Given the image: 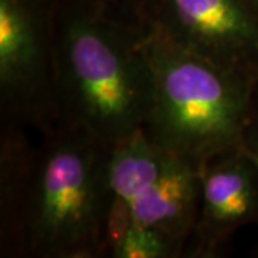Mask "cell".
Wrapping results in <instances>:
<instances>
[{"label":"cell","mask_w":258,"mask_h":258,"mask_svg":"<svg viewBox=\"0 0 258 258\" xmlns=\"http://www.w3.org/2000/svg\"><path fill=\"white\" fill-rule=\"evenodd\" d=\"M144 30L154 72L144 134L200 168L225 154L247 152L245 126L255 81Z\"/></svg>","instance_id":"3"},{"label":"cell","mask_w":258,"mask_h":258,"mask_svg":"<svg viewBox=\"0 0 258 258\" xmlns=\"http://www.w3.org/2000/svg\"><path fill=\"white\" fill-rule=\"evenodd\" d=\"M247 225L258 227V164L245 151L208 161L201 168L198 214L184 257L221 255L231 237Z\"/></svg>","instance_id":"7"},{"label":"cell","mask_w":258,"mask_h":258,"mask_svg":"<svg viewBox=\"0 0 258 258\" xmlns=\"http://www.w3.org/2000/svg\"><path fill=\"white\" fill-rule=\"evenodd\" d=\"M59 5L60 0H0V118L42 135L57 123Z\"/></svg>","instance_id":"4"},{"label":"cell","mask_w":258,"mask_h":258,"mask_svg":"<svg viewBox=\"0 0 258 258\" xmlns=\"http://www.w3.org/2000/svg\"><path fill=\"white\" fill-rule=\"evenodd\" d=\"M111 149L64 123L43 134L25 207V257L109 255Z\"/></svg>","instance_id":"2"},{"label":"cell","mask_w":258,"mask_h":258,"mask_svg":"<svg viewBox=\"0 0 258 258\" xmlns=\"http://www.w3.org/2000/svg\"><path fill=\"white\" fill-rule=\"evenodd\" d=\"M119 15L228 71L258 79V12L248 0H128Z\"/></svg>","instance_id":"6"},{"label":"cell","mask_w":258,"mask_h":258,"mask_svg":"<svg viewBox=\"0 0 258 258\" xmlns=\"http://www.w3.org/2000/svg\"><path fill=\"white\" fill-rule=\"evenodd\" d=\"M113 258H176L182 251L165 234L131 222L116 247Z\"/></svg>","instance_id":"9"},{"label":"cell","mask_w":258,"mask_h":258,"mask_svg":"<svg viewBox=\"0 0 258 258\" xmlns=\"http://www.w3.org/2000/svg\"><path fill=\"white\" fill-rule=\"evenodd\" d=\"M109 182L131 222L165 234L184 257L198 214L201 168L155 145L141 131L111 149Z\"/></svg>","instance_id":"5"},{"label":"cell","mask_w":258,"mask_h":258,"mask_svg":"<svg viewBox=\"0 0 258 258\" xmlns=\"http://www.w3.org/2000/svg\"><path fill=\"white\" fill-rule=\"evenodd\" d=\"M55 92L57 123L85 129L106 147L144 131L154 99L145 30L93 0H60Z\"/></svg>","instance_id":"1"},{"label":"cell","mask_w":258,"mask_h":258,"mask_svg":"<svg viewBox=\"0 0 258 258\" xmlns=\"http://www.w3.org/2000/svg\"><path fill=\"white\" fill-rule=\"evenodd\" d=\"M245 149L258 164V79L254 83L248 122L245 126Z\"/></svg>","instance_id":"10"},{"label":"cell","mask_w":258,"mask_h":258,"mask_svg":"<svg viewBox=\"0 0 258 258\" xmlns=\"http://www.w3.org/2000/svg\"><path fill=\"white\" fill-rule=\"evenodd\" d=\"M248 2L252 5V6H254V8H255V10L258 12V0H248Z\"/></svg>","instance_id":"12"},{"label":"cell","mask_w":258,"mask_h":258,"mask_svg":"<svg viewBox=\"0 0 258 258\" xmlns=\"http://www.w3.org/2000/svg\"><path fill=\"white\" fill-rule=\"evenodd\" d=\"M93 2H96V3H99L102 6L113 10V12H118V13H120L125 8V5L128 3V0H93Z\"/></svg>","instance_id":"11"},{"label":"cell","mask_w":258,"mask_h":258,"mask_svg":"<svg viewBox=\"0 0 258 258\" xmlns=\"http://www.w3.org/2000/svg\"><path fill=\"white\" fill-rule=\"evenodd\" d=\"M37 147L26 128L0 125V257H25L23 217Z\"/></svg>","instance_id":"8"}]
</instances>
